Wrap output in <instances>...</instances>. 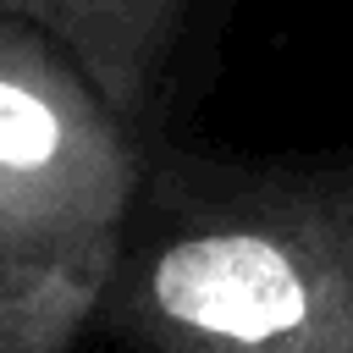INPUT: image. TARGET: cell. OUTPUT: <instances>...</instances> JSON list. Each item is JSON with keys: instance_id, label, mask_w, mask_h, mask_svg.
I'll list each match as a JSON object with an SVG mask.
<instances>
[{"instance_id": "1", "label": "cell", "mask_w": 353, "mask_h": 353, "mask_svg": "<svg viewBox=\"0 0 353 353\" xmlns=\"http://www.w3.org/2000/svg\"><path fill=\"white\" fill-rule=\"evenodd\" d=\"M110 325L127 353H353V237L287 215L176 226L127 265Z\"/></svg>"}, {"instance_id": "2", "label": "cell", "mask_w": 353, "mask_h": 353, "mask_svg": "<svg viewBox=\"0 0 353 353\" xmlns=\"http://www.w3.org/2000/svg\"><path fill=\"white\" fill-rule=\"evenodd\" d=\"M66 127L50 99L22 83H0V165H44L61 160Z\"/></svg>"}]
</instances>
